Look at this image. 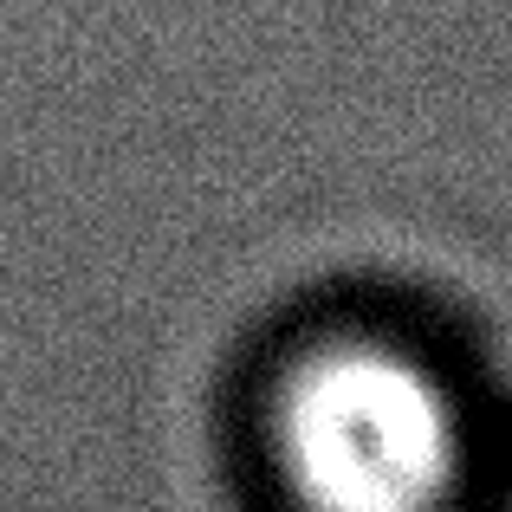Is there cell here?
Returning <instances> with one entry per match:
<instances>
[{
  "label": "cell",
  "mask_w": 512,
  "mask_h": 512,
  "mask_svg": "<svg viewBox=\"0 0 512 512\" xmlns=\"http://www.w3.org/2000/svg\"><path fill=\"white\" fill-rule=\"evenodd\" d=\"M266 454L292 512H461L474 487L461 389L376 331H338L279 363Z\"/></svg>",
  "instance_id": "obj_1"
},
{
  "label": "cell",
  "mask_w": 512,
  "mask_h": 512,
  "mask_svg": "<svg viewBox=\"0 0 512 512\" xmlns=\"http://www.w3.org/2000/svg\"><path fill=\"white\" fill-rule=\"evenodd\" d=\"M506 512H512V506H506Z\"/></svg>",
  "instance_id": "obj_2"
}]
</instances>
